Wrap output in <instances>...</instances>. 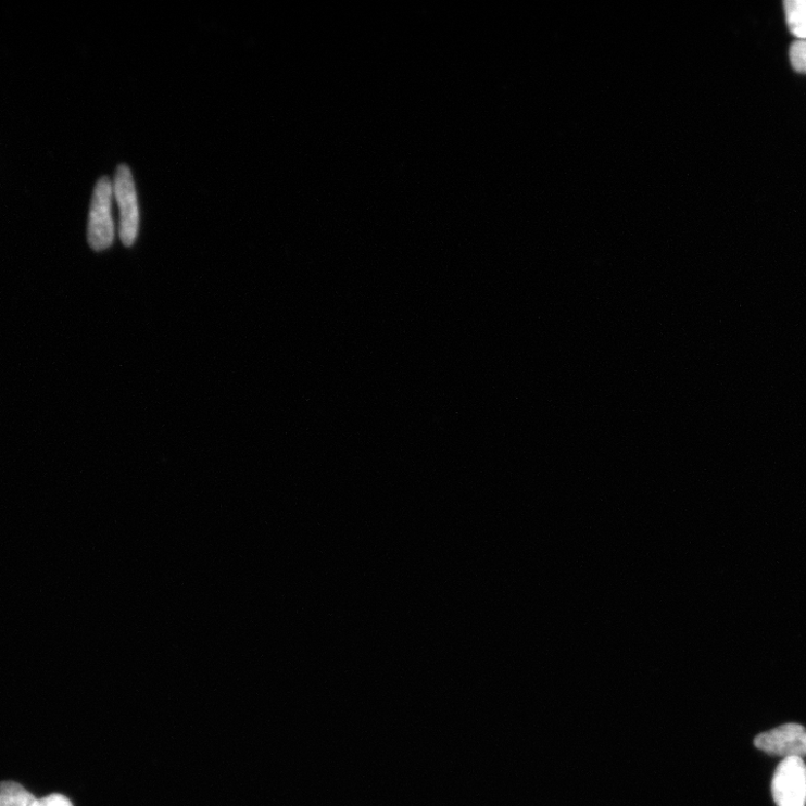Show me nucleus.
I'll return each instance as SVG.
<instances>
[{
  "label": "nucleus",
  "instance_id": "1",
  "mask_svg": "<svg viewBox=\"0 0 806 806\" xmlns=\"http://www.w3.org/2000/svg\"><path fill=\"white\" fill-rule=\"evenodd\" d=\"M113 198L112 180L102 177L95 188L89 213L88 240L96 251L108 249L115 240Z\"/></svg>",
  "mask_w": 806,
  "mask_h": 806
},
{
  "label": "nucleus",
  "instance_id": "2",
  "mask_svg": "<svg viewBox=\"0 0 806 806\" xmlns=\"http://www.w3.org/2000/svg\"><path fill=\"white\" fill-rule=\"evenodd\" d=\"M778 806L806 805V765L803 758H784L778 766L772 782Z\"/></svg>",
  "mask_w": 806,
  "mask_h": 806
},
{
  "label": "nucleus",
  "instance_id": "3",
  "mask_svg": "<svg viewBox=\"0 0 806 806\" xmlns=\"http://www.w3.org/2000/svg\"><path fill=\"white\" fill-rule=\"evenodd\" d=\"M114 197L121 211V239L126 247L135 243L139 230V207L130 168L121 165L114 181Z\"/></svg>",
  "mask_w": 806,
  "mask_h": 806
},
{
  "label": "nucleus",
  "instance_id": "4",
  "mask_svg": "<svg viewBox=\"0 0 806 806\" xmlns=\"http://www.w3.org/2000/svg\"><path fill=\"white\" fill-rule=\"evenodd\" d=\"M754 744L769 755L803 758L806 756V729L798 723H786L763 732Z\"/></svg>",
  "mask_w": 806,
  "mask_h": 806
},
{
  "label": "nucleus",
  "instance_id": "5",
  "mask_svg": "<svg viewBox=\"0 0 806 806\" xmlns=\"http://www.w3.org/2000/svg\"><path fill=\"white\" fill-rule=\"evenodd\" d=\"M0 806H39V799L16 782L0 783Z\"/></svg>",
  "mask_w": 806,
  "mask_h": 806
},
{
  "label": "nucleus",
  "instance_id": "6",
  "mask_svg": "<svg viewBox=\"0 0 806 806\" xmlns=\"http://www.w3.org/2000/svg\"><path fill=\"white\" fill-rule=\"evenodd\" d=\"M784 11L791 33L798 40H806V0H786Z\"/></svg>",
  "mask_w": 806,
  "mask_h": 806
},
{
  "label": "nucleus",
  "instance_id": "7",
  "mask_svg": "<svg viewBox=\"0 0 806 806\" xmlns=\"http://www.w3.org/2000/svg\"><path fill=\"white\" fill-rule=\"evenodd\" d=\"M790 59L793 68L806 75V40H797L792 43Z\"/></svg>",
  "mask_w": 806,
  "mask_h": 806
},
{
  "label": "nucleus",
  "instance_id": "8",
  "mask_svg": "<svg viewBox=\"0 0 806 806\" xmlns=\"http://www.w3.org/2000/svg\"><path fill=\"white\" fill-rule=\"evenodd\" d=\"M39 806H73L71 801L61 795L52 794L39 799Z\"/></svg>",
  "mask_w": 806,
  "mask_h": 806
}]
</instances>
